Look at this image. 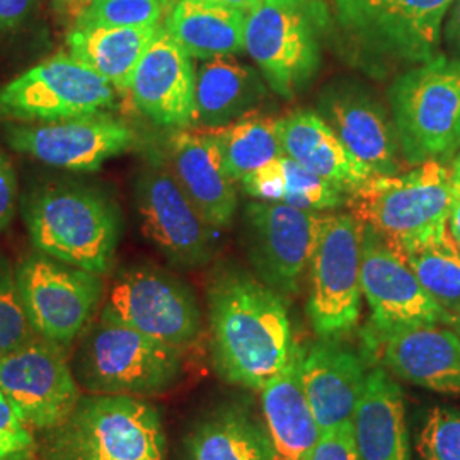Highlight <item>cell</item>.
Masks as SVG:
<instances>
[{
	"label": "cell",
	"instance_id": "60d3db41",
	"mask_svg": "<svg viewBox=\"0 0 460 460\" xmlns=\"http://www.w3.org/2000/svg\"><path fill=\"white\" fill-rule=\"evenodd\" d=\"M448 229L460 247V150L450 167V215Z\"/></svg>",
	"mask_w": 460,
	"mask_h": 460
},
{
	"label": "cell",
	"instance_id": "9c48e42d",
	"mask_svg": "<svg viewBox=\"0 0 460 460\" xmlns=\"http://www.w3.org/2000/svg\"><path fill=\"white\" fill-rule=\"evenodd\" d=\"M353 212L395 252L448 226L450 169L427 161L402 176H374L351 195Z\"/></svg>",
	"mask_w": 460,
	"mask_h": 460
},
{
	"label": "cell",
	"instance_id": "3957f363",
	"mask_svg": "<svg viewBox=\"0 0 460 460\" xmlns=\"http://www.w3.org/2000/svg\"><path fill=\"white\" fill-rule=\"evenodd\" d=\"M348 57L370 74L438 57L442 22L454 0H331Z\"/></svg>",
	"mask_w": 460,
	"mask_h": 460
},
{
	"label": "cell",
	"instance_id": "484cf974",
	"mask_svg": "<svg viewBox=\"0 0 460 460\" xmlns=\"http://www.w3.org/2000/svg\"><path fill=\"white\" fill-rule=\"evenodd\" d=\"M266 89L256 70L226 57L212 58L197 70L195 123L220 130L251 116Z\"/></svg>",
	"mask_w": 460,
	"mask_h": 460
},
{
	"label": "cell",
	"instance_id": "52a82bcc",
	"mask_svg": "<svg viewBox=\"0 0 460 460\" xmlns=\"http://www.w3.org/2000/svg\"><path fill=\"white\" fill-rule=\"evenodd\" d=\"M75 374L94 394H164L181 378V349L128 326L99 319L84 340Z\"/></svg>",
	"mask_w": 460,
	"mask_h": 460
},
{
	"label": "cell",
	"instance_id": "d6986e66",
	"mask_svg": "<svg viewBox=\"0 0 460 460\" xmlns=\"http://www.w3.org/2000/svg\"><path fill=\"white\" fill-rule=\"evenodd\" d=\"M195 91L193 58L163 26L135 68L133 102L154 123L182 130L195 123Z\"/></svg>",
	"mask_w": 460,
	"mask_h": 460
},
{
	"label": "cell",
	"instance_id": "b9f144b4",
	"mask_svg": "<svg viewBox=\"0 0 460 460\" xmlns=\"http://www.w3.org/2000/svg\"><path fill=\"white\" fill-rule=\"evenodd\" d=\"M445 38H447L448 49L460 57V0H454L452 14L445 30Z\"/></svg>",
	"mask_w": 460,
	"mask_h": 460
},
{
	"label": "cell",
	"instance_id": "f35d334b",
	"mask_svg": "<svg viewBox=\"0 0 460 460\" xmlns=\"http://www.w3.org/2000/svg\"><path fill=\"white\" fill-rule=\"evenodd\" d=\"M19 184L11 159L0 150V235L11 226L17 212Z\"/></svg>",
	"mask_w": 460,
	"mask_h": 460
},
{
	"label": "cell",
	"instance_id": "836d02e7",
	"mask_svg": "<svg viewBox=\"0 0 460 460\" xmlns=\"http://www.w3.org/2000/svg\"><path fill=\"white\" fill-rule=\"evenodd\" d=\"M36 338L17 288L16 268L0 258V357L31 343Z\"/></svg>",
	"mask_w": 460,
	"mask_h": 460
},
{
	"label": "cell",
	"instance_id": "4fadbf2b",
	"mask_svg": "<svg viewBox=\"0 0 460 460\" xmlns=\"http://www.w3.org/2000/svg\"><path fill=\"white\" fill-rule=\"evenodd\" d=\"M362 292L372 317L363 338H384L401 329L448 324L450 314L429 296L410 264L378 234L363 226Z\"/></svg>",
	"mask_w": 460,
	"mask_h": 460
},
{
	"label": "cell",
	"instance_id": "8d00e7d4",
	"mask_svg": "<svg viewBox=\"0 0 460 460\" xmlns=\"http://www.w3.org/2000/svg\"><path fill=\"white\" fill-rule=\"evenodd\" d=\"M241 188L247 195L258 198L261 201L281 203L283 201V190H285V178L279 159L264 164L263 167L249 172L241 180Z\"/></svg>",
	"mask_w": 460,
	"mask_h": 460
},
{
	"label": "cell",
	"instance_id": "9a60e30c",
	"mask_svg": "<svg viewBox=\"0 0 460 460\" xmlns=\"http://www.w3.org/2000/svg\"><path fill=\"white\" fill-rule=\"evenodd\" d=\"M4 140L13 150L43 164L93 172L108 159L130 150L137 135L125 121L101 113L53 123H4Z\"/></svg>",
	"mask_w": 460,
	"mask_h": 460
},
{
	"label": "cell",
	"instance_id": "4dcf8cb0",
	"mask_svg": "<svg viewBox=\"0 0 460 460\" xmlns=\"http://www.w3.org/2000/svg\"><path fill=\"white\" fill-rule=\"evenodd\" d=\"M279 127L281 119L247 116L212 132L230 180L241 181L249 172L285 155Z\"/></svg>",
	"mask_w": 460,
	"mask_h": 460
},
{
	"label": "cell",
	"instance_id": "d4e9b609",
	"mask_svg": "<svg viewBox=\"0 0 460 460\" xmlns=\"http://www.w3.org/2000/svg\"><path fill=\"white\" fill-rule=\"evenodd\" d=\"M351 425L360 460H410L404 395L384 367L368 370Z\"/></svg>",
	"mask_w": 460,
	"mask_h": 460
},
{
	"label": "cell",
	"instance_id": "cb8c5ba5",
	"mask_svg": "<svg viewBox=\"0 0 460 460\" xmlns=\"http://www.w3.org/2000/svg\"><path fill=\"white\" fill-rule=\"evenodd\" d=\"M279 135L285 155L345 193L353 195L376 176L346 148L319 113L298 110L283 118Z\"/></svg>",
	"mask_w": 460,
	"mask_h": 460
},
{
	"label": "cell",
	"instance_id": "277c9868",
	"mask_svg": "<svg viewBox=\"0 0 460 460\" xmlns=\"http://www.w3.org/2000/svg\"><path fill=\"white\" fill-rule=\"evenodd\" d=\"M40 450L43 460H165L163 418L142 397L83 395Z\"/></svg>",
	"mask_w": 460,
	"mask_h": 460
},
{
	"label": "cell",
	"instance_id": "5b68a950",
	"mask_svg": "<svg viewBox=\"0 0 460 460\" xmlns=\"http://www.w3.org/2000/svg\"><path fill=\"white\" fill-rule=\"evenodd\" d=\"M329 26L324 0H261L247 13L244 49L279 96L294 98L321 66Z\"/></svg>",
	"mask_w": 460,
	"mask_h": 460
},
{
	"label": "cell",
	"instance_id": "4316f807",
	"mask_svg": "<svg viewBox=\"0 0 460 460\" xmlns=\"http://www.w3.org/2000/svg\"><path fill=\"white\" fill-rule=\"evenodd\" d=\"M246 13L205 0H176L164 28L191 58L212 60L244 49Z\"/></svg>",
	"mask_w": 460,
	"mask_h": 460
},
{
	"label": "cell",
	"instance_id": "7c38bea8",
	"mask_svg": "<svg viewBox=\"0 0 460 460\" xmlns=\"http://www.w3.org/2000/svg\"><path fill=\"white\" fill-rule=\"evenodd\" d=\"M16 279L36 336L66 349L91 328L104 296L102 277L40 251L17 264Z\"/></svg>",
	"mask_w": 460,
	"mask_h": 460
},
{
	"label": "cell",
	"instance_id": "d6a6232c",
	"mask_svg": "<svg viewBox=\"0 0 460 460\" xmlns=\"http://www.w3.org/2000/svg\"><path fill=\"white\" fill-rule=\"evenodd\" d=\"M279 164L285 178L281 203L309 212H326L345 205L346 193L343 190L315 176L288 155H281Z\"/></svg>",
	"mask_w": 460,
	"mask_h": 460
},
{
	"label": "cell",
	"instance_id": "83f0119b",
	"mask_svg": "<svg viewBox=\"0 0 460 460\" xmlns=\"http://www.w3.org/2000/svg\"><path fill=\"white\" fill-rule=\"evenodd\" d=\"M163 26H75L66 36L68 53L118 91L128 93L135 68Z\"/></svg>",
	"mask_w": 460,
	"mask_h": 460
},
{
	"label": "cell",
	"instance_id": "ee69618b",
	"mask_svg": "<svg viewBox=\"0 0 460 460\" xmlns=\"http://www.w3.org/2000/svg\"><path fill=\"white\" fill-rule=\"evenodd\" d=\"M450 317H448V328L454 329L456 332H459L460 334V307L457 309H454V311H450Z\"/></svg>",
	"mask_w": 460,
	"mask_h": 460
},
{
	"label": "cell",
	"instance_id": "ac0fdd59",
	"mask_svg": "<svg viewBox=\"0 0 460 460\" xmlns=\"http://www.w3.org/2000/svg\"><path fill=\"white\" fill-rule=\"evenodd\" d=\"M317 113L376 176H397L394 121L368 87L355 81L329 84L319 96Z\"/></svg>",
	"mask_w": 460,
	"mask_h": 460
},
{
	"label": "cell",
	"instance_id": "8992f818",
	"mask_svg": "<svg viewBox=\"0 0 460 460\" xmlns=\"http://www.w3.org/2000/svg\"><path fill=\"white\" fill-rule=\"evenodd\" d=\"M399 150L408 164L459 148L460 58L438 55L395 77L389 89Z\"/></svg>",
	"mask_w": 460,
	"mask_h": 460
},
{
	"label": "cell",
	"instance_id": "2e32d148",
	"mask_svg": "<svg viewBox=\"0 0 460 460\" xmlns=\"http://www.w3.org/2000/svg\"><path fill=\"white\" fill-rule=\"evenodd\" d=\"M142 230L165 258L180 268H201L214 258L215 227L164 165H148L137 181Z\"/></svg>",
	"mask_w": 460,
	"mask_h": 460
},
{
	"label": "cell",
	"instance_id": "e575fe53",
	"mask_svg": "<svg viewBox=\"0 0 460 460\" xmlns=\"http://www.w3.org/2000/svg\"><path fill=\"white\" fill-rule=\"evenodd\" d=\"M421 460H460V410L433 408L418 433Z\"/></svg>",
	"mask_w": 460,
	"mask_h": 460
},
{
	"label": "cell",
	"instance_id": "7a4b0ae2",
	"mask_svg": "<svg viewBox=\"0 0 460 460\" xmlns=\"http://www.w3.org/2000/svg\"><path fill=\"white\" fill-rule=\"evenodd\" d=\"M22 218L36 251L106 277L115 264L121 215L115 199L84 182H49L31 190Z\"/></svg>",
	"mask_w": 460,
	"mask_h": 460
},
{
	"label": "cell",
	"instance_id": "7402d4cb",
	"mask_svg": "<svg viewBox=\"0 0 460 460\" xmlns=\"http://www.w3.org/2000/svg\"><path fill=\"white\" fill-rule=\"evenodd\" d=\"M169 169L199 214L215 229L229 227L237 208L235 181L230 180L214 133H171Z\"/></svg>",
	"mask_w": 460,
	"mask_h": 460
},
{
	"label": "cell",
	"instance_id": "30bf717a",
	"mask_svg": "<svg viewBox=\"0 0 460 460\" xmlns=\"http://www.w3.org/2000/svg\"><path fill=\"white\" fill-rule=\"evenodd\" d=\"M115 87L70 53H58L0 85V123H53L106 113Z\"/></svg>",
	"mask_w": 460,
	"mask_h": 460
},
{
	"label": "cell",
	"instance_id": "6da1fadb",
	"mask_svg": "<svg viewBox=\"0 0 460 460\" xmlns=\"http://www.w3.org/2000/svg\"><path fill=\"white\" fill-rule=\"evenodd\" d=\"M208 319L215 370L232 385L261 391L296 345L283 296L241 270L212 279Z\"/></svg>",
	"mask_w": 460,
	"mask_h": 460
},
{
	"label": "cell",
	"instance_id": "5bb4252c",
	"mask_svg": "<svg viewBox=\"0 0 460 460\" xmlns=\"http://www.w3.org/2000/svg\"><path fill=\"white\" fill-rule=\"evenodd\" d=\"M0 391L28 427L43 433L62 425L83 397L66 348L40 336L0 357Z\"/></svg>",
	"mask_w": 460,
	"mask_h": 460
},
{
	"label": "cell",
	"instance_id": "44dd1931",
	"mask_svg": "<svg viewBox=\"0 0 460 460\" xmlns=\"http://www.w3.org/2000/svg\"><path fill=\"white\" fill-rule=\"evenodd\" d=\"M368 370V360L341 340H321L305 349L302 384L321 435L351 423Z\"/></svg>",
	"mask_w": 460,
	"mask_h": 460
},
{
	"label": "cell",
	"instance_id": "f546056e",
	"mask_svg": "<svg viewBox=\"0 0 460 460\" xmlns=\"http://www.w3.org/2000/svg\"><path fill=\"white\" fill-rule=\"evenodd\" d=\"M401 256L445 311L460 307V247L448 226L429 232Z\"/></svg>",
	"mask_w": 460,
	"mask_h": 460
},
{
	"label": "cell",
	"instance_id": "e0dca14e",
	"mask_svg": "<svg viewBox=\"0 0 460 460\" xmlns=\"http://www.w3.org/2000/svg\"><path fill=\"white\" fill-rule=\"evenodd\" d=\"M317 218L319 214L271 201H251L244 210L249 261L256 277L279 296H296L300 290Z\"/></svg>",
	"mask_w": 460,
	"mask_h": 460
},
{
	"label": "cell",
	"instance_id": "ab89813d",
	"mask_svg": "<svg viewBox=\"0 0 460 460\" xmlns=\"http://www.w3.org/2000/svg\"><path fill=\"white\" fill-rule=\"evenodd\" d=\"M40 0H0V36L22 28L38 9Z\"/></svg>",
	"mask_w": 460,
	"mask_h": 460
},
{
	"label": "cell",
	"instance_id": "ffe728a7",
	"mask_svg": "<svg viewBox=\"0 0 460 460\" xmlns=\"http://www.w3.org/2000/svg\"><path fill=\"white\" fill-rule=\"evenodd\" d=\"M365 353L404 382L442 394L460 395V334L442 324L401 329L367 340Z\"/></svg>",
	"mask_w": 460,
	"mask_h": 460
},
{
	"label": "cell",
	"instance_id": "603a6c76",
	"mask_svg": "<svg viewBox=\"0 0 460 460\" xmlns=\"http://www.w3.org/2000/svg\"><path fill=\"white\" fill-rule=\"evenodd\" d=\"M305 348L296 343L287 365L261 389L264 427L277 460H313L321 429L302 384Z\"/></svg>",
	"mask_w": 460,
	"mask_h": 460
},
{
	"label": "cell",
	"instance_id": "1f68e13d",
	"mask_svg": "<svg viewBox=\"0 0 460 460\" xmlns=\"http://www.w3.org/2000/svg\"><path fill=\"white\" fill-rule=\"evenodd\" d=\"M171 0H89L75 26L142 28L161 24Z\"/></svg>",
	"mask_w": 460,
	"mask_h": 460
},
{
	"label": "cell",
	"instance_id": "74e56055",
	"mask_svg": "<svg viewBox=\"0 0 460 460\" xmlns=\"http://www.w3.org/2000/svg\"><path fill=\"white\" fill-rule=\"evenodd\" d=\"M313 460H360L353 437V425L345 423L323 433L315 445Z\"/></svg>",
	"mask_w": 460,
	"mask_h": 460
},
{
	"label": "cell",
	"instance_id": "7bdbcfd3",
	"mask_svg": "<svg viewBox=\"0 0 460 460\" xmlns=\"http://www.w3.org/2000/svg\"><path fill=\"white\" fill-rule=\"evenodd\" d=\"M210 4H217V5H224V7H230V9H237L243 13H249L252 11L261 0H205Z\"/></svg>",
	"mask_w": 460,
	"mask_h": 460
},
{
	"label": "cell",
	"instance_id": "ba28073f",
	"mask_svg": "<svg viewBox=\"0 0 460 460\" xmlns=\"http://www.w3.org/2000/svg\"><path fill=\"white\" fill-rule=\"evenodd\" d=\"M362 243L355 215H319L307 266V315L321 340H341L360 323Z\"/></svg>",
	"mask_w": 460,
	"mask_h": 460
},
{
	"label": "cell",
	"instance_id": "8fae6325",
	"mask_svg": "<svg viewBox=\"0 0 460 460\" xmlns=\"http://www.w3.org/2000/svg\"><path fill=\"white\" fill-rule=\"evenodd\" d=\"M99 319L140 331L184 349L201 332V311L193 290L152 264H133L116 275Z\"/></svg>",
	"mask_w": 460,
	"mask_h": 460
},
{
	"label": "cell",
	"instance_id": "f6af8a7d",
	"mask_svg": "<svg viewBox=\"0 0 460 460\" xmlns=\"http://www.w3.org/2000/svg\"><path fill=\"white\" fill-rule=\"evenodd\" d=\"M459 147H460V137H459Z\"/></svg>",
	"mask_w": 460,
	"mask_h": 460
},
{
	"label": "cell",
	"instance_id": "d590c367",
	"mask_svg": "<svg viewBox=\"0 0 460 460\" xmlns=\"http://www.w3.org/2000/svg\"><path fill=\"white\" fill-rule=\"evenodd\" d=\"M38 442L31 428L0 391V460H33Z\"/></svg>",
	"mask_w": 460,
	"mask_h": 460
},
{
	"label": "cell",
	"instance_id": "f1b7e54d",
	"mask_svg": "<svg viewBox=\"0 0 460 460\" xmlns=\"http://www.w3.org/2000/svg\"><path fill=\"white\" fill-rule=\"evenodd\" d=\"M186 460H277L264 423L239 406L199 420L184 442Z\"/></svg>",
	"mask_w": 460,
	"mask_h": 460
}]
</instances>
